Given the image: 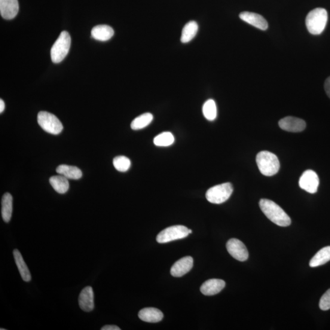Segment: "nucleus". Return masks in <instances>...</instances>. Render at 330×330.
<instances>
[{"mask_svg": "<svg viewBox=\"0 0 330 330\" xmlns=\"http://www.w3.org/2000/svg\"><path fill=\"white\" fill-rule=\"evenodd\" d=\"M189 234H191V233H192V231L191 230V229H189Z\"/></svg>", "mask_w": 330, "mask_h": 330, "instance_id": "nucleus-32", "label": "nucleus"}, {"mask_svg": "<svg viewBox=\"0 0 330 330\" xmlns=\"http://www.w3.org/2000/svg\"><path fill=\"white\" fill-rule=\"evenodd\" d=\"M189 234V229L184 226L176 225L163 229L157 235V242L166 243L174 240L182 239Z\"/></svg>", "mask_w": 330, "mask_h": 330, "instance_id": "nucleus-7", "label": "nucleus"}, {"mask_svg": "<svg viewBox=\"0 0 330 330\" xmlns=\"http://www.w3.org/2000/svg\"><path fill=\"white\" fill-rule=\"evenodd\" d=\"M12 202L13 198L9 193L3 196L2 200V215L6 223L10 222L12 213Z\"/></svg>", "mask_w": 330, "mask_h": 330, "instance_id": "nucleus-22", "label": "nucleus"}, {"mask_svg": "<svg viewBox=\"0 0 330 330\" xmlns=\"http://www.w3.org/2000/svg\"><path fill=\"white\" fill-rule=\"evenodd\" d=\"M259 206L265 215L274 224L282 227H287L291 224L289 215L274 202L262 199L259 202Z\"/></svg>", "mask_w": 330, "mask_h": 330, "instance_id": "nucleus-1", "label": "nucleus"}, {"mask_svg": "<svg viewBox=\"0 0 330 330\" xmlns=\"http://www.w3.org/2000/svg\"><path fill=\"white\" fill-rule=\"evenodd\" d=\"M226 249L230 255L237 261L243 262L249 258V254L242 241L237 238H231L226 243Z\"/></svg>", "mask_w": 330, "mask_h": 330, "instance_id": "nucleus-9", "label": "nucleus"}, {"mask_svg": "<svg viewBox=\"0 0 330 330\" xmlns=\"http://www.w3.org/2000/svg\"><path fill=\"white\" fill-rule=\"evenodd\" d=\"M256 163L263 175L272 176L275 175L280 168V161L277 155L268 151H261L257 155Z\"/></svg>", "mask_w": 330, "mask_h": 330, "instance_id": "nucleus-3", "label": "nucleus"}, {"mask_svg": "<svg viewBox=\"0 0 330 330\" xmlns=\"http://www.w3.org/2000/svg\"><path fill=\"white\" fill-rule=\"evenodd\" d=\"M5 329L4 328H1V330H5Z\"/></svg>", "mask_w": 330, "mask_h": 330, "instance_id": "nucleus-33", "label": "nucleus"}, {"mask_svg": "<svg viewBox=\"0 0 330 330\" xmlns=\"http://www.w3.org/2000/svg\"><path fill=\"white\" fill-rule=\"evenodd\" d=\"M153 116L151 113H146L134 119L131 122V128L134 130L142 129L151 123Z\"/></svg>", "mask_w": 330, "mask_h": 330, "instance_id": "nucleus-24", "label": "nucleus"}, {"mask_svg": "<svg viewBox=\"0 0 330 330\" xmlns=\"http://www.w3.org/2000/svg\"><path fill=\"white\" fill-rule=\"evenodd\" d=\"M50 183L52 187L58 194H64L68 191L69 183L68 179L62 175L52 176L50 178Z\"/></svg>", "mask_w": 330, "mask_h": 330, "instance_id": "nucleus-20", "label": "nucleus"}, {"mask_svg": "<svg viewBox=\"0 0 330 330\" xmlns=\"http://www.w3.org/2000/svg\"><path fill=\"white\" fill-rule=\"evenodd\" d=\"M225 286L226 283L222 280L210 279L202 284L200 290L205 295L212 296L221 292Z\"/></svg>", "mask_w": 330, "mask_h": 330, "instance_id": "nucleus-15", "label": "nucleus"}, {"mask_svg": "<svg viewBox=\"0 0 330 330\" xmlns=\"http://www.w3.org/2000/svg\"><path fill=\"white\" fill-rule=\"evenodd\" d=\"M324 88H325L327 96H328L330 99V76L326 79L325 85H324Z\"/></svg>", "mask_w": 330, "mask_h": 330, "instance_id": "nucleus-29", "label": "nucleus"}, {"mask_svg": "<svg viewBox=\"0 0 330 330\" xmlns=\"http://www.w3.org/2000/svg\"><path fill=\"white\" fill-rule=\"evenodd\" d=\"M102 330H121V328H119L118 326L116 325H105L102 327L101 328Z\"/></svg>", "mask_w": 330, "mask_h": 330, "instance_id": "nucleus-30", "label": "nucleus"}, {"mask_svg": "<svg viewBox=\"0 0 330 330\" xmlns=\"http://www.w3.org/2000/svg\"><path fill=\"white\" fill-rule=\"evenodd\" d=\"M38 122L40 127L49 133L58 134L63 129V124L57 116L47 112L39 113Z\"/></svg>", "mask_w": 330, "mask_h": 330, "instance_id": "nucleus-6", "label": "nucleus"}, {"mask_svg": "<svg viewBox=\"0 0 330 330\" xmlns=\"http://www.w3.org/2000/svg\"><path fill=\"white\" fill-rule=\"evenodd\" d=\"M328 13L326 9L318 8L309 12L306 18V25L308 32L313 35H319L325 30Z\"/></svg>", "mask_w": 330, "mask_h": 330, "instance_id": "nucleus-2", "label": "nucleus"}, {"mask_svg": "<svg viewBox=\"0 0 330 330\" xmlns=\"http://www.w3.org/2000/svg\"><path fill=\"white\" fill-rule=\"evenodd\" d=\"M57 173L67 179L78 180L82 177L81 171L78 168L67 164H61L57 168Z\"/></svg>", "mask_w": 330, "mask_h": 330, "instance_id": "nucleus-19", "label": "nucleus"}, {"mask_svg": "<svg viewBox=\"0 0 330 330\" xmlns=\"http://www.w3.org/2000/svg\"><path fill=\"white\" fill-rule=\"evenodd\" d=\"M194 266V259L186 256L174 263L171 268V274L174 277H181L191 270Z\"/></svg>", "mask_w": 330, "mask_h": 330, "instance_id": "nucleus-11", "label": "nucleus"}, {"mask_svg": "<svg viewBox=\"0 0 330 330\" xmlns=\"http://www.w3.org/2000/svg\"><path fill=\"white\" fill-rule=\"evenodd\" d=\"M241 20L249 23L251 25L261 30H266L268 29V23L262 15L251 12H242L239 15Z\"/></svg>", "mask_w": 330, "mask_h": 330, "instance_id": "nucleus-13", "label": "nucleus"}, {"mask_svg": "<svg viewBox=\"0 0 330 330\" xmlns=\"http://www.w3.org/2000/svg\"><path fill=\"white\" fill-rule=\"evenodd\" d=\"M299 187L310 194L316 193L319 185V178L313 170H307L302 173L299 180Z\"/></svg>", "mask_w": 330, "mask_h": 330, "instance_id": "nucleus-8", "label": "nucleus"}, {"mask_svg": "<svg viewBox=\"0 0 330 330\" xmlns=\"http://www.w3.org/2000/svg\"><path fill=\"white\" fill-rule=\"evenodd\" d=\"M233 192V186L231 183L217 185L208 189L206 197L212 204H220L225 203L230 198Z\"/></svg>", "mask_w": 330, "mask_h": 330, "instance_id": "nucleus-5", "label": "nucleus"}, {"mask_svg": "<svg viewBox=\"0 0 330 330\" xmlns=\"http://www.w3.org/2000/svg\"><path fill=\"white\" fill-rule=\"evenodd\" d=\"M279 125L281 129L289 131V132H301L306 128V122L301 119L287 116L279 121Z\"/></svg>", "mask_w": 330, "mask_h": 330, "instance_id": "nucleus-10", "label": "nucleus"}, {"mask_svg": "<svg viewBox=\"0 0 330 330\" xmlns=\"http://www.w3.org/2000/svg\"><path fill=\"white\" fill-rule=\"evenodd\" d=\"M71 45V38L68 32L64 31L52 46L51 59L54 63H60L68 54Z\"/></svg>", "mask_w": 330, "mask_h": 330, "instance_id": "nucleus-4", "label": "nucleus"}, {"mask_svg": "<svg viewBox=\"0 0 330 330\" xmlns=\"http://www.w3.org/2000/svg\"><path fill=\"white\" fill-rule=\"evenodd\" d=\"M78 302L79 307L82 311L89 313L94 310V295L91 287H86L81 290L79 295Z\"/></svg>", "mask_w": 330, "mask_h": 330, "instance_id": "nucleus-12", "label": "nucleus"}, {"mask_svg": "<svg viewBox=\"0 0 330 330\" xmlns=\"http://www.w3.org/2000/svg\"><path fill=\"white\" fill-rule=\"evenodd\" d=\"M139 317L144 322L157 323L163 319V314L157 308H146L139 312Z\"/></svg>", "mask_w": 330, "mask_h": 330, "instance_id": "nucleus-16", "label": "nucleus"}, {"mask_svg": "<svg viewBox=\"0 0 330 330\" xmlns=\"http://www.w3.org/2000/svg\"><path fill=\"white\" fill-rule=\"evenodd\" d=\"M14 258L18 271L20 272L21 278L25 282H29L32 280V275L25 262L24 261L22 256L17 249H15L13 252Z\"/></svg>", "mask_w": 330, "mask_h": 330, "instance_id": "nucleus-18", "label": "nucleus"}, {"mask_svg": "<svg viewBox=\"0 0 330 330\" xmlns=\"http://www.w3.org/2000/svg\"><path fill=\"white\" fill-rule=\"evenodd\" d=\"M320 310L327 311L330 309V289L324 293L319 302Z\"/></svg>", "mask_w": 330, "mask_h": 330, "instance_id": "nucleus-28", "label": "nucleus"}, {"mask_svg": "<svg viewBox=\"0 0 330 330\" xmlns=\"http://www.w3.org/2000/svg\"><path fill=\"white\" fill-rule=\"evenodd\" d=\"M198 31V23L195 21H189L186 23L182 32L181 42L182 43H188L194 39Z\"/></svg>", "mask_w": 330, "mask_h": 330, "instance_id": "nucleus-23", "label": "nucleus"}, {"mask_svg": "<svg viewBox=\"0 0 330 330\" xmlns=\"http://www.w3.org/2000/svg\"><path fill=\"white\" fill-rule=\"evenodd\" d=\"M174 142L173 134L168 131L159 134L154 139V143L157 146L166 147L169 146Z\"/></svg>", "mask_w": 330, "mask_h": 330, "instance_id": "nucleus-26", "label": "nucleus"}, {"mask_svg": "<svg viewBox=\"0 0 330 330\" xmlns=\"http://www.w3.org/2000/svg\"><path fill=\"white\" fill-rule=\"evenodd\" d=\"M114 33L112 28L106 24L94 26L91 31L92 37L100 41H108L114 35Z\"/></svg>", "mask_w": 330, "mask_h": 330, "instance_id": "nucleus-17", "label": "nucleus"}, {"mask_svg": "<svg viewBox=\"0 0 330 330\" xmlns=\"http://www.w3.org/2000/svg\"><path fill=\"white\" fill-rule=\"evenodd\" d=\"M19 10L18 0H0V13L6 20H11L16 16Z\"/></svg>", "mask_w": 330, "mask_h": 330, "instance_id": "nucleus-14", "label": "nucleus"}, {"mask_svg": "<svg viewBox=\"0 0 330 330\" xmlns=\"http://www.w3.org/2000/svg\"><path fill=\"white\" fill-rule=\"evenodd\" d=\"M203 112L204 117L207 120H215L217 115V109L215 101L212 99L207 100L204 104Z\"/></svg>", "mask_w": 330, "mask_h": 330, "instance_id": "nucleus-25", "label": "nucleus"}, {"mask_svg": "<svg viewBox=\"0 0 330 330\" xmlns=\"http://www.w3.org/2000/svg\"><path fill=\"white\" fill-rule=\"evenodd\" d=\"M5 108V104L4 101L2 99L0 100V113H2L4 112Z\"/></svg>", "mask_w": 330, "mask_h": 330, "instance_id": "nucleus-31", "label": "nucleus"}, {"mask_svg": "<svg viewBox=\"0 0 330 330\" xmlns=\"http://www.w3.org/2000/svg\"><path fill=\"white\" fill-rule=\"evenodd\" d=\"M330 261V246L323 248L316 254L310 262L311 267L324 265Z\"/></svg>", "mask_w": 330, "mask_h": 330, "instance_id": "nucleus-21", "label": "nucleus"}, {"mask_svg": "<svg viewBox=\"0 0 330 330\" xmlns=\"http://www.w3.org/2000/svg\"><path fill=\"white\" fill-rule=\"evenodd\" d=\"M113 165L118 171L125 172L129 170L131 166V161L129 158L125 156H118L113 159Z\"/></svg>", "mask_w": 330, "mask_h": 330, "instance_id": "nucleus-27", "label": "nucleus"}]
</instances>
